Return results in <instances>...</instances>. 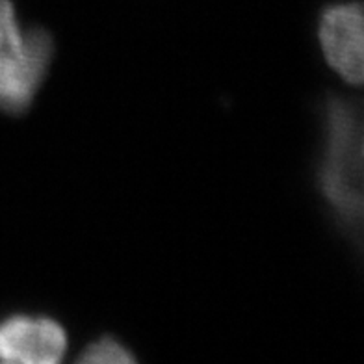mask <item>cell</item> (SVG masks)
I'll list each match as a JSON object with an SVG mask.
<instances>
[{
	"label": "cell",
	"instance_id": "cell-4",
	"mask_svg": "<svg viewBox=\"0 0 364 364\" xmlns=\"http://www.w3.org/2000/svg\"><path fill=\"white\" fill-rule=\"evenodd\" d=\"M68 348V331L54 318L21 312L0 320V363L58 364Z\"/></svg>",
	"mask_w": 364,
	"mask_h": 364
},
{
	"label": "cell",
	"instance_id": "cell-2",
	"mask_svg": "<svg viewBox=\"0 0 364 364\" xmlns=\"http://www.w3.org/2000/svg\"><path fill=\"white\" fill-rule=\"evenodd\" d=\"M54 38L41 26H26L14 0H0V110L26 114L54 60Z\"/></svg>",
	"mask_w": 364,
	"mask_h": 364
},
{
	"label": "cell",
	"instance_id": "cell-3",
	"mask_svg": "<svg viewBox=\"0 0 364 364\" xmlns=\"http://www.w3.org/2000/svg\"><path fill=\"white\" fill-rule=\"evenodd\" d=\"M318 43L333 71L351 86L364 78V17L359 2L326 6L318 19Z\"/></svg>",
	"mask_w": 364,
	"mask_h": 364
},
{
	"label": "cell",
	"instance_id": "cell-5",
	"mask_svg": "<svg viewBox=\"0 0 364 364\" xmlns=\"http://www.w3.org/2000/svg\"><path fill=\"white\" fill-rule=\"evenodd\" d=\"M77 360L84 364H132L138 357L115 336L105 335L90 342Z\"/></svg>",
	"mask_w": 364,
	"mask_h": 364
},
{
	"label": "cell",
	"instance_id": "cell-1",
	"mask_svg": "<svg viewBox=\"0 0 364 364\" xmlns=\"http://www.w3.org/2000/svg\"><path fill=\"white\" fill-rule=\"evenodd\" d=\"M316 184L335 225L359 245L363 232V112L353 99L329 95L323 102Z\"/></svg>",
	"mask_w": 364,
	"mask_h": 364
}]
</instances>
